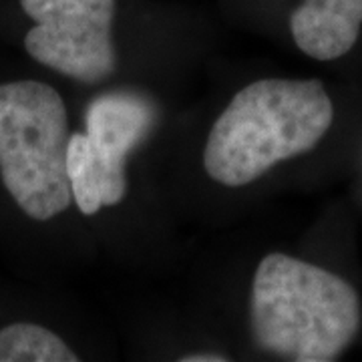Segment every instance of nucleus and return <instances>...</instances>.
<instances>
[{"mask_svg": "<svg viewBox=\"0 0 362 362\" xmlns=\"http://www.w3.org/2000/svg\"><path fill=\"white\" fill-rule=\"evenodd\" d=\"M334 119L318 81L262 78L223 109L209 131L204 165L226 187H242L276 163L314 149Z\"/></svg>", "mask_w": 362, "mask_h": 362, "instance_id": "nucleus-1", "label": "nucleus"}, {"mask_svg": "<svg viewBox=\"0 0 362 362\" xmlns=\"http://www.w3.org/2000/svg\"><path fill=\"white\" fill-rule=\"evenodd\" d=\"M250 314L259 349L292 362L338 361L362 318L358 294L344 278L286 254L259 262Z\"/></svg>", "mask_w": 362, "mask_h": 362, "instance_id": "nucleus-2", "label": "nucleus"}, {"mask_svg": "<svg viewBox=\"0 0 362 362\" xmlns=\"http://www.w3.org/2000/svg\"><path fill=\"white\" fill-rule=\"evenodd\" d=\"M69 139L65 103L51 85H0V177L33 220H52L73 202L66 175Z\"/></svg>", "mask_w": 362, "mask_h": 362, "instance_id": "nucleus-3", "label": "nucleus"}, {"mask_svg": "<svg viewBox=\"0 0 362 362\" xmlns=\"http://www.w3.org/2000/svg\"><path fill=\"white\" fill-rule=\"evenodd\" d=\"M153 121V107L137 95L113 93L89 105L87 131L73 133L66 149L71 194L85 216L125 197V159Z\"/></svg>", "mask_w": 362, "mask_h": 362, "instance_id": "nucleus-4", "label": "nucleus"}, {"mask_svg": "<svg viewBox=\"0 0 362 362\" xmlns=\"http://www.w3.org/2000/svg\"><path fill=\"white\" fill-rule=\"evenodd\" d=\"M35 26L26 52L40 65L81 83H101L115 73V0H21Z\"/></svg>", "mask_w": 362, "mask_h": 362, "instance_id": "nucleus-5", "label": "nucleus"}, {"mask_svg": "<svg viewBox=\"0 0 362 362\" xmlns=\"http://www.w3.org/2000/svg\"><path fill=\"white\" fill-rule=\"evenodd\" d=\"M362 0H304L290 16L298 49L316 61H337L356 45Z\"/></svg>", "mask_w": 362, "mask_h": 362, "instance_id": "nucleus-6", "label": "nucleus"}, {"mask_svg": "<svg viewBox=\"0 0 362 362\" xmlns=\"http://www.w3.org/2000/svg\"><path fill=\"white\" fill-rule=\"evenodd\" d=\"M61 337L33 322H14L0 330V362H77Z\"/></svg>", "mask_w": 362, "mask_h": 362, "instance_id": "nucleus-7", "label": "nucleus"}, {"mask_svg": "<svg viewBox=\"0 0 362 362\" xmlns=\"http://www.w3.org/2000/svg\"><path fill=\"white\" fill-rule=\"evenodd\" d=\"M228 356H221V354H189V356H183L181 362H228Z\"/></svg>", "mask_w": 362, "mask_h": 362, "instance_id": "nucleus-8", "label": "nucleus"}]
</instances>
